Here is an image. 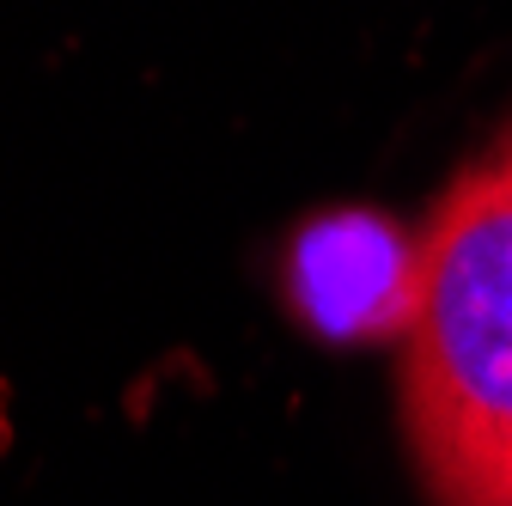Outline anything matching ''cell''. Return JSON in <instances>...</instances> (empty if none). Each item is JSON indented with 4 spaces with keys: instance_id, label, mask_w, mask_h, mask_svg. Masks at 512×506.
Listing matches in <instances>:
<instances>
[{
    "instance_id": "1",
    "label": "cell",
    "mask_w": 512,
    "mask_h": 506,
    "mask_svg": "<svg viewBox=\"0 0 512 506\" xmlns=\"http://www.w3.org/2000/svg\"><path fill=\"white\" fill-rule=\"evenodd\" d=\"M403 427L433 506H512V122L427 220Z\"/></svg>"
},
{
    "instance_id": "2",
    "label": "cell",
    "mask_w": 512,
    "mask_h": 506,
    "mask_svg": "<svg viewBox=\"0 0 512 506\" xmlns=\"http://www.w3.org/2000/svg\"><path fill=\"white\" fill-rule=\"evenodd\" d=\"M287 293L324 336H409L421 299V244L378 214H324L287 257Z\"/></svg>"
}]
</instances>
